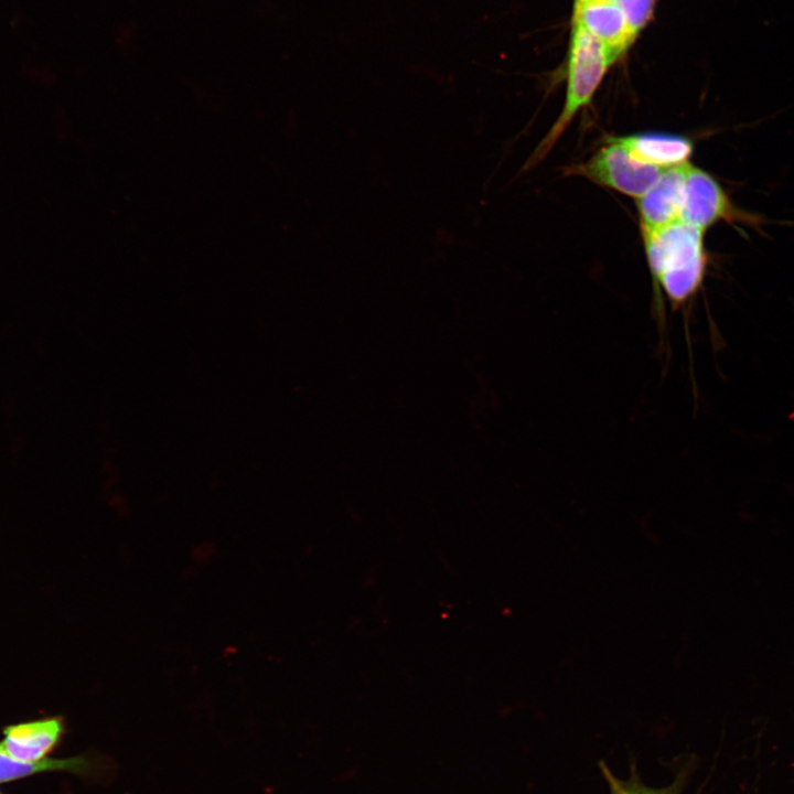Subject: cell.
Listing matches in <instances>:
<instances>
[{"label":"cell","instance_id":"6da1fadb","mask_svg":"<svg viewBox=\"0 0 794 794\" xmlns=\"http://www.w3.org/2000/svg\"><path fill=\"white\" fill-rule=\"evenodd\" d=\"M642 234L653 281L679 309L696 294L706 275L705 230L679 219Z\"/></svg>","mask_w":794,"mask_h":794},{"label":"cell","instance_id":"7c38bea8","mask_svg":"<svg viewBox=\"0 0 794 794\" xmlns=\"http://www.w3.org/2000/svg\"><path fill=\"white\" fill-rule=\"evenodd\" d=\"M0 794H3V793L0 791Z\"/></svg>","mask_w":794,"mask_h":794},{"label":"cell","instance_id":"7a4b0ae2","mask_svg":"<svg viewBox=\"0 0 794 794\" xmlns=\"http://www.w3.org/2000/svg\"><path fill=\"white\" fill-rule=\"evenodd\" d=\"M610 64L612 62L604 46L580 23L571 21L564 108L529 159V167L547 155L577 112L591 103Z\"/></svg>","mask_w":794,"mask_h":794},{"label":"cell","instance_id":"3957f363","mask_svg":"<svg viewBox=\"0 0 794 794\" xmlns=\"http://www.w3.org/2000/svg\"><path fill=\"white\" fill-rule=\"evenodd\" d=\"M664 170L640 161L615 138H610L590 160L568 168L567 173L637 198Z\"/></svg>","mask_w":794,"mask_h":794},{"label":"cell","instance_id":"52a82bcc","mask_svg":"<svg viewBox=\"0 0 794 794\" xmlns=\"http://www.w3.org/2000/svg\"><path fill=\"white\" fill-rule=\"evenodd\" d=\"M572 21L580 23L604 46L612 63L635 40L616 0H575Z\"/></svg>","mask_w":794,"mask_h":794},{"label":"cell","instance_id":"8fae6325","mask_svg":"<svg viewBox=\"0 0 794 794\" xmlns=\"http://www.w3.org/2000/svg\"><path fill=\"white\" fill-rule=\"evenodd\" d=\"M622 8L634 37L653 14L655 0H616Z\"/></svg>","mask_w":794,"mask_h":794},{"label":"cell","instance_id":"9c48e42d","mask_svg":"<svg viewBox=\"0 0 794 794\" xmlns=\"http://www.w3.org/2000/svg\"><path fill=\"white\" fill-rule=\"evenodd\" d=\"M614 138L640 161L662 169L688 162L693 152L691 142L680 136L641 133Z\"/></svg>","mask_w":794,"mask_h":794},{"label":"cell","instance_id":"277c9868","mask_svg":"<svg viewBox=\"0 0 794 794\" xmlns=\"http://www.w3.org/2000/svg\"><path fill=\"white\" fill-rule=\"evenodd\" d=\"M680 219L702 230L725 221L742 224L759 230L761 215L737 207L721 185L706 171L688 164Z\"/></svg>","mask_w":794,"mask_h":794},{"label":"cell","instance_id":"ba28073f","mask_svg":"<svg viewBox=\"0 0 794 794\" xmlns=\"http://www.w3.org/2000/svg\"><path fill=\"white\" fill-rule=\"evenodd\" d=\"M688 162L667 168L636 200L642 230H655L680 219Z\"/></svg>","mask_w":794,"mask_h":794},{"label":"cell","instance_id":"30bf717a","mask_svg":"<svg viewBox=\"0 0 794 794\" xmlns=\"http://www.w3.org/2000/svg\"><path fill=\"white\" fill-rule=\"evenodd\" d=\"M599 769L608 785L609 794H682L688 777L687 772L680 771L667 786L653 787L642 782L634 764L630 769V776L625 780L618 777L603 761L599 762Z\"/></svg>","mask_w":794,"mask_h":794},{"label":"cell","instance_id":"8992f818","mask_svg":"<svg viewBox=\"0 0 794 794\" xmlns=\"http://www.w3.org/2000/svg\"><path fill=\"white\" fill-rule=\"evenodd\" d=\"M66 731V722L62 716L9 725L2 729L0 749L13 759L41 761L61 745Z\"/></svg>","mask_w":794,"mask_h":794},{"label":"cell","instance_id":"5b68a950","mask_svg":"<svg viewBox=\"0 0 794 794\" xmlns=\"http://www.w3.org/2000/svg\"><path fill=\"white\" fill-rule=\"evenodd\" d=\"M115 770V761L96 751L62 759L23 761L9 757L0 749V784L46 772H64L90 783H107L112 780Z\"/></svg>","mask_w":794,"mask_h":794}]
</instances>
